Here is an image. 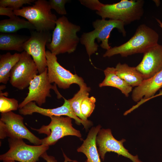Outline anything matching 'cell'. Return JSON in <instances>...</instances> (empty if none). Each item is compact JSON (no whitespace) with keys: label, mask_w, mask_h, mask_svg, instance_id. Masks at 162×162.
Instances as JSON below:
<instances>
[{"label":"cell","mask_w":162,"mask_h":162,"mask_svg":"<svg viewBox=\"0 0 162 162\" xmlns=\"http://www.w3.org/2000/svg\"><path fill=\"white\" fill-rule=\"evenodd\" d=\"M79 1L88 8L96 11H98L103 4L98 0H80Z\"/></svg>","instance_id":"obj_28"},{"label":"cell","mask_w":162,"mask_h":162,"mask_svg":"<svg viewBox=\"0 0 162 162\" xmlns=\"http://www.w3.org/2000/svg\"><path fill=\"white\" fill-rule=\"evenodd\" d=\"M31 57L25 51L20 53L19 60L10 72L9 81L13 87L23 90L38 75L37 67Z\"/></svg>","instance_id":"obj_11"},{"label":"cell","mask_w":162,"mask_h":162,"mask_svg":"<svg viewBox=\"0 0 162 162\" xmlns=\"http://www.w3.org/2000/svg\"><path fill=\"white\" fill-rule=\"evenodd\" d=\"M144 1L122 0L112 4H103L96 14L102 18L119 20L125 25L139 20L144 14Z\"/></svg>","instance_id":"obj_4"},{"label":"cell","mask_w":162,"mask_h":162,"mask_svg":"<svg viewBox=\"0 0 162 162\" xmlns=\"http://www.w3.org/2000/svg\"><path fill=\"white\" fill-rule=\"evenodd\" d=\"M50 32H31L29 38L24 44V50L31 56L40 74L47 68L45 46L52 40Z\"/></svg>","instance_id":"obj_10"},{"label":"cell","mask_w":162,"mask_h":162,"mask_svg":"<svg viewBox=\"0 0 162 162\" xmlns=\"http://www.w3.org/2000/svg\"><path fill=\"white\" fill-rule=\"evenodd\" d=\"M64 102L62 106L53 109H45L39 106L34 102L27 104L22 108L19 109V113L24 116L32 115L38 113L49 117L53 116H65L74 119L76 123L79 125L83 123V121L78 117L73 110L68 100L63 98Z\"/></svg>","instance_id":"obj_16"},{"label":"cell","mask_w":162,"mask_h":162,"mask_svg":"<svg viewBox=\"0 0 162 162\" xmlns=\"http://www.w3.org/2000/svg\"><path fill=\"white\" fill-rule=\"evenodd\" d=\"M161 95H162V90H160L159 91V93L158 94H156V95H154V96H153L151 98H150V99L152 98H155L156 97H157V96H161Z\"/></svg>","instance_id":"obj_31"},{"label":"cell","mask_w":162,"mask_h":162,"mask_svg":"<svg viewBox=\"0 0 162 162\" xmlns=\"http://www.w3.org/2000/svg\"><path fill=\"white\" fill-rule=\"evenodd\" d=\"M156 20L159 24V26L162 28V22L159 19H156Z\"/></svg>","instance_id":"obj_32"},{"label":"cell","mask_w":162,"mask_h":162,"mask_svg":"<svg viewBox=\"0 0 162 162\" xmlns=\"http://www.w3.org/2000/svg\"><path fill=\"white\" fill-rule=\"evenodd\" d=\"M0 95H3V96L6 97V96H8V93L7 92H5L4 93V94L2 92H0Z\"/></svg>","instance_id":"obj_33"},{"label":"cell","mask_w":162,"mask_h":162,"mask_svg":"<svg viewBox=\"0 0 162 162\" xmlns=\"http://www.w3.org/2000/svg\"><path fill=\"white\" fill-rule=\"evenodd\" d=\"M22 28L30 30H35L34 26L30 22L15 16L8 19L0 21L1 33H13Z\"/></svg>","instance_id":"obj_22"},{"label":"cell","mask_w":162,"mask_h":162,"mask_svg":"<svg viewBox=\"0 0 162 162\" xmlns=\"http://www.w3.org/2000/svg\"><path fill=\"white\" fill-rule=\"evenodd\" d=\"M29 38L28 36L13 33H1L0 34V50H14L22 52L24 50V44Z\"/></svg>","instance_id":"obj_20"},{"label":"cell","mask_w":162,"mask_h":162,"mask_svg":"<svg viewBox=\"0 0 162 162\" xmlns=\"http://www.w3.org/2000/svg\"><path fill=\"white\" fill-rule=\"evenodd\" d=\"M34 0H0V6L12 8L14 10L20 9L24 4H31Z\"/></svg>","instance_id":"obj_26"},{"label":"cell","mask_w":162,"mask_h":162,"mask_svg":"<svg viewBox=\"0 0 162 162\" xmlns=\"http://www.w3.org/2000/svg\"><path fill=\"white\" fill-rule=\"evenodd\" d=\"M101 128L100 125L92 128L86 139L77 149V152L83 153L86 157L85 162H101L96 144V137Z\"/></svg>","instance_id":"obj_17"},{"label":"cell","mask_w":162,"mask_h":162,"mask_svg":"<svg viewBox=\"0 0 162 162\" xmlns=\"http://www.w3.org/2000/svg\"><path fill=\"white\" fill-rule=\"evenodd\" d=\"M68 1V0H50L48 2L51 9L54 10L58 14L64 16L67 14L65 5Z\"/></svg>","instance_id":"obj_27"},{"label":"cell","mask_w":162,"mask_h":162,"mask_svg":"<svg viewBox=\"0 0 162 162\" xmlns=\"http://www.w3.org/2000/svg\"><path fill=\"white\" fill-rule=\"evenodd\" d=\"M81 27L70 22L63 16L58 18L53 32L51 42L46 46L52 53L56 55L66 52L70 53L76 50L80 42L77 33Z\"/></svg>","instance_id":"obj_3"},{"label":"cell","mask_w":162,"mask_h":162,"mask_svg":"<svg viewBox=\"0 0 162 162\" xmlns=\"http://www.w3.org/2000/svg\"><path fill=\"white\" fill-rule=\"evenodd\" d=\"M0 91L5 89L6 88V86L4 85H1L0 86Z\"/></svg>","instance_id":"obj_35"},{"label":"cell","mask_w":162,"mask_h":162,"mask_svg":"<svg viewBox=\"0 0 162 162\" xmlns=\"http://www.w3.org/2000/svg\"><path fill=\"white\" fill-rule=\"evenodd\" d=\"M47 74L50 83H54L60 88L66 89L76 84L80 87L86 84L83 78L74 74L62 66L57 61L56 55L49 50L46 52Z\"/></svg>","instance_id":"obj_9"},{"label":"cell","mask_w":162,"mask_h":162,"mask_svg":"<svg viewBox=\"0 0 162 162\" xmlns=\"http://www.w3.org/2000/svg\"><path fill=\"white\" fill-rule=\"evenodd\" d=\"M159 36L154 29L145 24L140 25L134 35L127 41L118 46L111 47L104 54V57L116 55L126 57L133 54L144 53L158 44Z\"/></svg>","instance_id":"obj_2"},{"label":"cell","mask_w":162,"mask_h":162,"mask_svg":"<svg viewBox=\"0 0 162 162\" xmlns=\"http://www.w3.org/2000/svg\"><path fill=\"white\" fill-rule=\"evenodd\" d=\"M162 88V70L152 77L144 80L138 86L133 90L132 100L138 102L136 105L124 113L126 115L137 108L142 104L150 100L155 93Z\"/></svg>","instance_id":"obj_14"},{"label":"cell","mask_w":162,"mask_h":162,"mask_svg":"<svg viewBox=\"0 0 162 162\" xmlns=\"http://www.w3.org/2000/svg\"><path fill=\"white\" fill-rule=\"evenodd\" d=\"M80 90L71 98L68 99L70 106L76 115L81 119L87 121L81 114L80 106L82 102L86 98L88 97L91 90L89 87L85 84L80 87Z\"/></svg>","instance_id":"obj_23"},{"label":"cell","mask_w":162,"mask_h":162,"mask_svg":"<svg viewBox=\"0 0 162 162\" xmlns=\"http://www.w3.org/2000/svg\"><path fill=\"white\" fill-rule=\"evenodd\" d=\"M14 10L11 8L0 6V15L7 16L10 18H12L15 16Z\"/></svg>","instance_id":"obj_29"},{"label":"cell","mask_w":162,"mask_h":162,"mask_svg":"<svg viewBox=\"0 0 162 162\" xmlns=\"http://www.w3.org/2000/svg\"><path fill=\"white\" fill-rule=\"evenodd\" d=\"M96 98L93 96L87 97L81 103L80 110L82 114L86 120L93 112L95 106Z\"/></svg>","instance_id":"obj_25"},{"label":"cell","mask_w":162,"mask_h":162,"mask_svg":"<svg viewBox=\"0 0 162 162\" xmlns=\"http://www.w3.org/2000/svg\"><path fill=\"white\" fill-rule=\"evenodd\" d=\"M125 140H117L113 136L110 129H100L96 138V144L98 146V152L104 160L105 154L108 152H113L131 160L133 162H142L137 155L134 156L130 153L123 145Z\"/></svg>","instance_id":"obj_13"},{"label":"cell","mask_w":162,"mask_h":162,"mask_svg":"<svg viewBox=\"0 0 162 162\" xmlns=\"http://www.w3.org/2000/svg\"><path fill=\"white\" fill-rule=\"evenodd\" d=\"M28 92L23 100L19 104L20 109L31 102H34L41 106L46 102L47 97H51L50 90L52 89L58 99L63 98L57 88L56 85H52L49 81L47 68L42 73L37 75L32 80L28 87Z\"/></svg>","instance_id":"obj_12"},{"label":"cell","mask_w":162,"mask_h":162,"mask_svg":"<svg viewBox=\"0 0 162 162\" xmlns=\"http://www.w3.org/2000/svg\"><path fill=\"white\" fill-rule=\"evenodd\" d=\"M135 68L144 80L162 70V45L158 44L146 51L142 61Z\"/></svg>","instance_id":"obj_15"},{"label":"cell","mask_w":162,"mask_h":162,"mask_svg":"<svg viewBox=\"0 0 162 162\" xmlns=\"http://www.w3.org/2000/svg\"><path fill=\"white\" fill-rule=\"evenodd\" d=\"M115 68L116 74L132 87L139 86L144 80L135 67L130 66L126 63H119Z\"/></svg>","instance_id":"obj_19"},{"label":"cell","mask_w":162,"mask_h":162,"mask_svg":"<svg viewBox=\"0 0 162 162\" xmlns=\"http://www.w3.org/2000/svg\"><path fill=\"white\" fill-rule=\"evenodd\" d=\"M50 118L51 122L47 125H43L38 129L31 127L39 134L46 135V137L41 139V145L48 146L54 145L59 140L68 135L81 137L80 131L73 127L70 117L53 116Z\"/></svg>","instance_id":"obj_7"},{"label":"cell","mask_w":162,"mask_h":162,"mask_svg":"<svg viewBox=\"0 0 162 162\" xmlns=\"http://www.w3.org/2000/svg\"><path fill=\"white\" fill-rule=\"evenodd\" d=\"M18 101L14 98H8L0 95V112L1 113L17 110L19 109Z\"/></svg>","instance_id":"obj_24"},{"label":"cell","mask_w":162,"mask_h":162,"mask_svg":"<svg viewBox=\"0 0 162 162\" xmlns=\"http://www.w3.org/2000/svg\"><path fill=\"white\" fill-rule=\"evenodd\" d=\"M48 1L37 0L32 6L23 7L14 10L16 16H20L28 20L38 32H50L54 30L57 20L52 13Z\"/></svg>","instance_id":"obj_5"},{"label":"cell","mask_w":162,"mask_h":162,"mask_svg":"<svg viewBox=\"0 0 162 162\" xmlns=\"http://www.w3.org/2000/svg\"><path fill=\"white\" fill-rule=\"evenodd\" d=\"M20 53L9 52L0 56V82L6 84L10 80V71L18 62Z\"/></svg>","instance_id":"obj_21"},{"label":"cell","mask_w":162,"mask_h":162,"mask_svg":"<svg viewBox=\"0 0 162 162\" xmlns=\"http://www.w3.org/2000/svg\"><path fill=\"white\" fill-rule=\"evenodd\" d=\"M23 118L12 111L1 113L0 139H26L35 145H41V140L31 132L23 123Z\"/></svg>","instance_id":"obj_6"},{"label":"cell","mask_w":162,"mask_h":162,"mask_svg":"<svg viewBox=\"0 0 162 162\" xmlns=\"http://www.w3.org/2000/svg\"><path fill=\"white\" fill-rule=\"evenodd\" d=\"M104 71L105 77L102 82L99 84V87L109 86L115 87L120 90L126 97H128L129 93L132 91V87L128 85L116 74L115 68L107 67Z\"/></svg>","instance_id":"obj_18"},{"label":"cell","mask_w":162,"mask_h":162,"mask_svg":"<svg viewBox=\"0 0 162 162\" xmlns=\"http://www.w3.org/2000/svg\"><path fill=\"white\" fill-rule=\"evenodd\" d=\"M2 162H16L15 161L11 160H7L2 161Z\"/></svg>","instance_id":"obj_34"},{"label":"cell","mask_w":162,"mask_h":162,"mask_svg":"<svg viewBox=\"0 0 162 162\" xmlns=\"http://www.w3.org/2000/svg\"><path fill=\"white\" fill-rule=\"evenodd\" d=\"M65 157V161L64 162H67L68 161H71V160L68 158L66 156H64ZM41 158H42L44 159L46 161V162H57V160L53 156L49 155H48L46 152L43 153L41 156ZM73 162H77L76 160H72Z\"/></svg>","instance_id":"obj_30"},{"label":"cell","mask_w":162,"mask_h":162,"mask_svg":"<svg viewBox=\"0 0 162 162\" xmlns=\"http://www.w3.org/2000/svg\"><path fill=\"white\" fill-rule=\"evenodd\" d=\"M94 30L90 32H84L80 38V42L86 49L89 58L91 56L98 50V45L95 42L97 40L98 43L101 42L100 47L106 50L111 48L108 43L110 33L112 30L116 28L122 33L126 35L124 23L120 20L105 19H97L92 23Z\"/></svg>","instance_id":"obj_1"},{"label":"cell","mask_w":162,"mask_h":162,"mask_svg":"<svg viewBox=\"0 0 162 162\" xmlns=\"http://www.w3.org/2000/svg\"><path fill=\"white\" fill-rule=\"evenodd\" d=\"M8 141L9 149L0 155L1 160H11L20 162H37L49 147L41 145H28L20 138H9Z\"/></svg>","instance_id":"obj_8"}]
</instances>
